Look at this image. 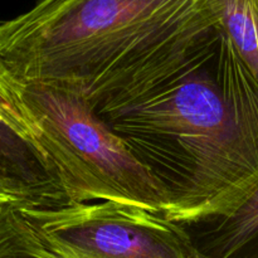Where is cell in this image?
<instances>
[{"instance_id":"obj_1","label":"cell","mask_w":258,"mask_h":258,"mask_svg":"<svg viewBox=\"0 0 258 258\" xmlns=\"http://www.w3.org/2000/svg\"><path fill=\"white\" fill-rule=\"evenodd\" d=\"M80 92L165 189L170 221L227 216L258 181V82L222 23Z\"/></svg>"},{"instance_id":"obj_2","label":"cell","mask_w":258,"mask_h":258,"mask_svg":"<svg viewBox=\"0 0 258 258\" xmlns=\"http://www.w3.org/2000/svg\"><path fill=\"white\" fill-rule=\"evenodd\" d=\"M219 24L212 0H40L0 23V58L24 85L82 91Z\"/></svg>"},{"instance_id":"obj_3","label":"cell","mask_w":258,"mask_h":258,"mask_svg":"<svg viewBox=\"0 0 258 258\" xmlns=\"http://www.w3.org/2000/svg\"><path fill=\"white\" fill-rule=\"evenodd\" d=\"M22 93L68 204L116 202L166 214L165 189L83 93L50 83H23Z\"/></svg>"},{"instance_id":"obj_4","label":"cell","mask_w":258,"mask_h":258,"mask_svg":"<svg viewBox=\"0 0 258 258\" xmlns=\"http://www.w3.org/2000/svg\"><path fill=\"white\" fill-rule=\"evenodd\" d=\"M22 208L63 258H199L188 231L164 213L116 202Z\"/></svg>"},{"instance_id":"obj_5","label":"cell","mask_w":258,"mask_h":258,"mask_svg":"<svg viewBox=\"0 0 258 258\" xmlns=\"http://www.w3.org/2000/svg\"><path fill=\"white\" fill-rule=\"evenodd\" d=\"M0 190L25 208L68 206L67 197L47 154L2 122Z\"/></svg>"},{"instance_id":"obj_6","label":"cell","mask_w":258,"mask_h":258,"mask_svg":"<svg viewBox=\"0 0 258 258\" xmlns=\"http://www.w3.org/2000/svg\"><path fill=\"white\" fill-rule=\"evenodd\" d=\"M183 227L199 258H258V181L227 216Z\"/></svg>"},{"instance_id":"obj_7","label":"cell","mask_w":258,"mask_h":258,"mask_svg":"<svg viewBox=\"0 0 258 258\" xmlns=\"http://www.w3.org/2000/svg\"><path fill=\"white\" fill-rule=\"evenodd\" d=\"M0 258H63L15 202L0 204Z\"/></svg>"},{"instance_id":"obj_8","label":"cell","mask_w":258,"mask_h":258,"mask_svg":"<svg viewBox=\"0 0 258 258\" xmlns=\"http://www.w3.org/2000/svg\"><path fill=\"white\" fill-rule=\"evenodd\" d=\"M237 53L258 82V0H212Z\"/></svg>"},{"instance_id":"obj_9","label":"cell","mask_w":258,"mask_h":258,"mask_svg":"<svg viewBox=\"0 0 258 258\" xmlns=\"http://www.w3.org/2000/svg\"><path fill=\"white\" fill-rule=\"evenodd\" d=\"M22 88L23 83L10 73L0 58V122L44 151L40 144L39 131L23 98Z\"/></svg>"},{"instance_id":"obj_10","label":"cell","mask_w":258,"mask_h":258,"mask_svg":"<svg viewBox=\"0 0 258 258\" xmlns=\"http://www.w3.org/2000/svg\"><path fill=\"white\" fill-rule=\"evenodd\" d=\"M5 202H14V201H13V199H10L9 197L4 196V194H0V204L5 203ZM15 203H17V202H15Z\"/></svg>"},{"instance_id":"obj_11","label":"cell","mask_w":258,"mask_h":258,"mask_svg":"<svg viewBox=\"0 0 258 258\" xmlns=\"http://www.w3.org/2000/svg\"><path fill=\"white\" fill-rule=\"evenodd\" d=\"M0 194H4V193H3V191L2 190H0ZM4 196H5V194H4ZM8 197V196H7ZM10 199H12V198H10Z\"/></svg>"}]
</instances>
